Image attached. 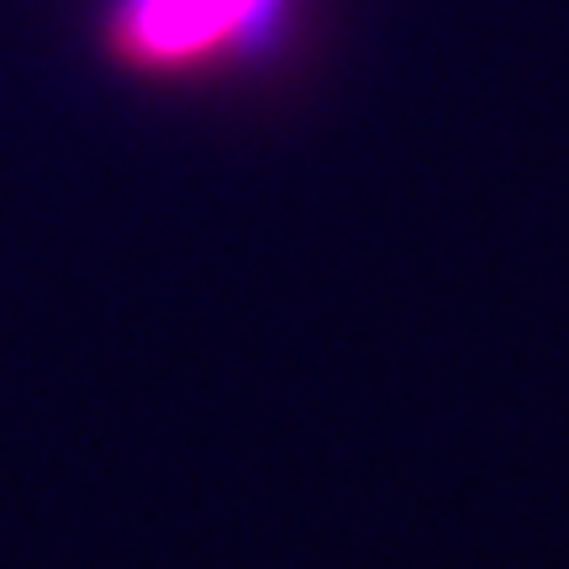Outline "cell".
Wrapping results in <instances>:
<instances>
[{
    "mask_svg": "<svg viewBox=\"0 0 569 569\" xmlns=\"http://www.w3.org/2000/svg\"><path fill=\"white\" fill-rule=\"evenodd\" d=\"M317 0H84V48L127 90L222 96L306 53Z\"/></svg>",
    "mask_w": 569,
    "mask_h": 569,
    "instance_id": "obj_1",
    "label": "cell"
}]
</instances>
